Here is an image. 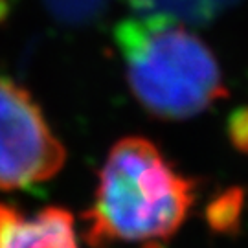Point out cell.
I'll return each mask as SVG.
<instances>
[{
	"label": "cell",
	"instance_id": "1",
	"mask_svg": "<svg viewBox=\"0 0 248 248\" xmlns=\"http://www.w3.org/2000/svg\"><path fill=\"white\" fill-rule=\"evenodd\" d=\"M195 201V178L180 175L153 142L129 136L112 145L99 171L94 202L85 213L87 239L94 247L168 241Z\"/></svg>",
	"mask_w": 248,
	"mask_h": 248
},
{
	"label": "cell",
	"instance_id": "2",
	"mask_svg": "<svg viewBox=\"0 0 248 248\" xmlns=\"http://www.w3.org/2000/svg\"><path fill=\"white\" fill-rule=\"evenodd\" d=\"M114 43L134 98L155 118L187 120L228 96L208 45L168 15L120 20Z\"/></svg>",
	"mask_w": 248,
	"mask_h": 248
},
{
	"label": "cell",
	"instance_id": "3",
	"mask_svg": "<svg viewBox=\"0 0 248 248\" xmlns=\"http://www.w3.org/2000/svg\"><path fill=\"white\" fill-rule=\"evenodd\" d=\"M64 147L24 87L0 78V189H30L61 171Z\"/></svg>",
	"mask_w": 248,
	"mask_h": 248
},
{
	"label": "cell",
	"instance_id": "4",
	"mask_svg": "<svg viewBox=\"0 0 248 248\" xmlns=\"http://www.w3.org/2000/svg\"><path fill=\"white\" fill-rule=\"evenodd\" d=\"M0 248H79L74 217L55 206L28 217L0 204Z\"/></svg>",
	"mask_w": 248,
	"mask_h": 248
},
{
	"label": "cell",
	"instance_id": "5",
	"mask_svg": "<svg viewBox=\"0 0 248 248\" xmlns=\"http://www.w3.org/2000/svg\"><path fill=\"white\" fill-rule=\"evenodd\" d=\"M247 202V189L243 186H232L215 195L204 210L208 228L217 235L237 237L243 222V210Z\"/></svg>",
	"mask_w": 248,
	"mask_h": 248
},
{
	"label": "cell",
	"instance_id": "6",
	"mask_svg": "<svg viewBox=\"0 0 248 248\" xmlns=\"http://www.w3.org/2000/svg\"><path fill=\"white\" fill-rule=\"evenodd\" d=\"M226 136L233 149L248 155V105L230 112L226 120Z\"/></svg>",
	"mask_w": 248,
	"mask_h": 248
}]
</instances>
